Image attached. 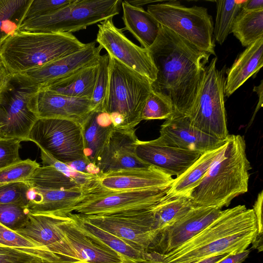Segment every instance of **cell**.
<instances>
[{
    "label": "cell",
    "instance_id": "4316f807",
    "mask_svg": "<svg viewBox=\"0 0 263 263\" xmlns=\"http://www.w3.org/2000/svg\"><path fill=\"white\" fill-rule=\"evenodd\" d=\"M221 146L202 153L181 175L174 179L166 195L190 197L192 192L199 185L211 166L226 146Z\"/></svg>",
    "mask_w": 263,
    "mask_h": 263
},
{
    "label": "cell",
    "instance_id": "bcb514c9",
    "mask_svg": "<svg viewBox=\"0 0 263 263\" xmlns=\"http://www.w3.org/2000/svg\"><path fill=\"white\" fill-rule=\"evenodd\" d=\"M241 9L245 11H256L263 9L262 0L243 1L241 5Z\"/></svg>",
    "mask_w": 263,
    "mask_h": 263
},
{
    "label": "cell",
    "instance_id": "681fc988",
    "mask_svg": "<svg viewBox=\"0 0 263 263\" xmlns=\"http://www.w3.org/2000/svg\"><path fill=\"white\" fill-rule=\"evenodd\" d=\"M231 255L230 254H220L205 259H203L197 263H218L220 261L226 258L229 255Z\"/></svg>",
    "mask_w": 263,
    "mask_h": 263
},
{
    "label": "cell",
    "instance_id": "f907efd6",
    "mask_svg": "<svg viewBox=\"0 0 263 263\" xmlns=\"http://www.w3.org/2000/svg\"><path fill=\"white\" fill-rule=\"evenodd\" d=\"M44 263H87L84 261L78 260V261H73V260H65L59 262H44Z\"/></svg>",
    "mask_w": 263,
    "mask_h": 263
},
{
    "label": "cell",
    "instance_id": "ab89813d",
    "mask_svg": "<svg viewBox=\"0 0 263 263\" xmlns=\"http://www.w3.org/2000/svg\"><path fill=\"white\" fill-rule=\"evenodd\" d=\"M30 188L25 181L0 185V204L21 203L27 205Z\"/></svg>",
    "mask_w": 263,
    "mask_h": 263
},
{
    "label": "cell",
    "instance_id": "836d02e7",
    "mask_svg": "<svg viewBox=\"0 0 263 263\" xmlns=\"http://www.w3.org/2000/svg\"><path fill=\"white\" fill-rule=\"evenodd\" d=\"M243 1H216V16L213 29L215 40L222 45L231 30Z\"/></svg>",
    "mask_w": 263,
    "mask_h": 263
},
{
    "label": "cell",
    "instance_id": "603a6c76",
    "mask_svg": "<svg viewBox=\"0 0 263 263\" xmlns=\"http://www.w3.org/2000/svg\"><path fill=\"white\" fill-rule=\"evenodd\" d=\"M39 118H56L82 124L93 110L91 100L68 97L41 88L36 95Z\"/></svg>",
    "mask_w": 263,
    "mask_h": 263
},
{
    "label": "cell",
    "instance_id": "8d00e7d4",
    "mask_svg": "<svg viewBox=\"0 0 263 263\" xmlns=\"http://www.w3.org/2000/svg\"><path fill=\"white\" fill-rule=\"evenodd\" d=\"M110 57L107 54L101 55L98 61V70L91 98L93 110H102L109 80Z\"/></svg>",
    "mask_w": 263,
    "mask_h": 263
},
{
    "label": "cell",
    "instance_id": "ffe728a7",
    "mask_svg": "<svg viewBox=\"0 0 263 263\" xmlns=\"http://www.w3.org/2000/svg\"><path fill=\"white\" fill-rule=\"evenodd\" d=\"M136 153L143 162L158 168L172 177L181 175L202 154L162 145L155 140H138Z\"/></svg>",
    "mask_w": 263,
    "mask_h": 263
},
{
    "label": "cell",
    "instance_id": "484cf974",
    "mask_svg": "<svg viewBox=\"0 0 263 263\" xmlns=\"http://www.w3.org/2000/svg\"><path fill=\"white\" fill-rule=\"evenodd\" d=\"M124 30L129 31L147 49L158 35L160 24L142 7L132 5L128 1L121 2Z\"/></svg>",
    "mask_w": 263,
    "mask_h": 263
},
{
    "label": "cell",
    "instance_id": "30bf717a",
    "mask_svg": "<svg viewBox=\"0 0 263 263\" xmlns=\"http://www.w3.org/2000/svg\"><path fill=\"white\" fill-rule=\"evenodd\" d=\"M27 141H32L41 151L66 164L86 159L82 126L76 122L62 119L39 118L32 126Z\"/></svg>",
    "mask_w": 263,
    "mask_h": 263
},
{
    "label": "cell",
    "instance_id": "f1b7e54d",
    "mask_svg": "<svg viewBox=\"0 0 263 263\" xmlns=\"http://www.w3.org/2000/svg\"><path fill=\"white\" fill-rule=\"evenodd\" d=\"M26 182L31 187L42 190L71 191L85 190L100 185L86 184L51 166H39Z\"/></svg>",
    "mask_w": 263,
    "mask_h": 263
},
{
    "label": "cell",
    "instance_id": "3957f363",
    "mask_svg": "<svg viewBox=\"0 0 263 263\" xmlns=\"http://www.w3.org/2000/svg\"><path fill=\"white\" fill-rule=\"evenodd\" d=\"M251 169L243 137L229 135L225 148L192 192L193 205L228 206L234 198L248 192Z\"/></svg>",
    "mask_w": 263,
    "mask_h": 263
},
{
    "label": "cell",
    "instance_id": "d590c367",
    "mask_svg": "<svg viewBox=\"0 0 263 263\" xmlns=\"http://www.w3.org/2000/svg\"><path fill=\"white\" fill-rule=\"evenodd\" d=\"M30 212L27 205L21 203L0 204V224L13 231L24 228Z\"/></svg>",
    "mask_w": 263,
    "mask_h": 263
},
{
    "label": "cell",
    "instance_id": "cb8c5ba5",
    "mask_svg": "<svg viewBox=\"0 0 263 263\" xmlns=\"http://www.w3.org/2000/svg\"><path fill=\"white\" fill-rule=\"evenodd\" d=\"M263 66V37L247 47L227 71L224 96L229 97Z\"/></svg>",
    "mask_w": 263,
    "mask_h": 263
},
{
    "label": "cell",
    "instance_id": "52a82bcc",
    "mask_svg": "<svg viewBox=\"0 0 263 263\" xmlns=\"http://www.w3.org/2000/svg\"><path fill=\"white\" fill-rule=\"evenodd\" d=\"M120 0H73L49 14L24 20L19 31L72 33L118 14Z\"/></svg>",
    "mask_w": 263,
    "mask_h": 263
},
{
    "label": "cell",
    "instance_id": "2e32d148",
    "mask_svg": "<svg viewBox=\"0 0 263 263\" xmlns=\"http://www.w3.org/2000/svg\"><path fill=\"white\" fill-rule=\"evenodd\" d=\"M61 227L78 260L87 263H123L131 261L84 229L79 222L77 214L70 213Z\"/></svg>",
    "mask_w": 263,
    "mask_h": 263
},
{
    "label": "cell",
    "instance_id": "4dcf8cb0",
    "mask_svg": "<svg viewBox=\"0 0 263 263\" xmlns=\"http://www.w3.org/2000/svg\"><path fill=\"white\" fill-rule=\"evenodd\" d=\"M194 206L189 197L166 195L152 209L158 235L183 216Z\"/></svg>",
    "mask_w": 263,
    "mask_h": 263
},
{
    "label": "cell",
    "instance_id": "b9f144b4",
    "mask_svg": "<svg viewBox=\"0 0 263 263\" xmlns=\"http://www.w3.org/2000/svg\"><path fill=\"white\" fill-rule=\"evenodd\" d=\"M22 141L0 138V171L21 161L19 149Z\"/></svg>",
    "mask_w": 263,
    "mask_h": 263
},
{
    "label": "cell",
    "instance_id": "5bb4252c",
    "mask_svg": "<svg viewBox=\"0 0 263 263\" xmlns=\"http://www.w3.org/2000/svg\"><path fill=\"white\" fill-rule=\"evenodd\" d=\"M215 206H194L157 235L149 252L164 255L173 251L206 228L222 212Z\"/></svg>",
    "mask_w": 263,
    "mask_h": 263
},
{
    "label": "cell",
    "instance_id": "277c9868",
    "mask_svg": "<svg viewBox=\"0 0 263 263\" xmlns=\"http://www.w3.org/2000/svg\"><path fill=\"white\" fill-rule=\"evenodd\" d=\"M86 45L72 33L18 31L0 47V61L10 73H22Z\"/></svg>",
    "mask_w": 263,
    "mask_h": 263
},
{
    "label": "cell",
    "instance_id": "8992f818",
    "mask_svg": "<svg viewBox=\"0 0 263 263\" xmlns=\"http://www.w3.org/2000/svg\"><path fill=\"white\" fill-rule=\"evenodd\" d=\"M40 86L24 73H11L0 93V138L27 141L39 117Z\"/></svg>",
    "mask_w": 263,
    "mask_h": 263
},
{
    "label": "cell",
    "instance_id": "7c38bea8",
    "mask_svg": "<svg viewBox=\"0 0 263 263\" xmlns=\"http://www.w3.org/2000/svg\"><path fill=\"white\" fill-rule=\"evenodd\" d=\"M152 209L102 215H80L89 223L149 252L158 235Z\"/></svg>",
    "mask_w": 263,
    "mask_h": 263
},
{
    "label": "cell",
    "instance_id": "7402d4cb",
    "mask_svg": "<svg viewBox=\"0 0 263 263\" xmlns=\"http://www.w3.org/2000/svg\"><path fill=\"white\" fill-rule=\"evenodd\" d=\"M173 181L171 176L151 166L109 172L99 179L103 188L115 191L168 187Z\"/></svg>",
    "mask_w": 263,
    "mask_h": 263
},
{
    "label": "cell",
    "instance_id": "f35d334b",
    "mask_svg": "<svg viewBox=\"0 0 263 263\" xmlns=\"http://www.w3.org/2000/svg\"><path fill=\"white\" fill-rule=\"evenodd\" d=\"M40 166L35 160L30 159L22 160L0 171V185L17 181H26Z\"/></svg>",
    "mask_w": 263,
    "mask_h": 263
},
{
    "label": "cell",
    "instance_id": "7a4b0ae2",
    "mask_svg": "<svg viewBox=\"0 0 263 263\" xmlns=\"http://www.w3.org/2000/svg\"><path fill=\"white\" fill-rule=\"evenodd\" d=\"M257 234L253 209L238 205L222 210L206 228L170 253H153L160 263H197L220 254L241 253L252 244Z\"/></svg>",
    "mask_w": 263,
    "mask_h": 263
},
{
    "label": "cell",
    "instance_id": "ba28073f",
    "mask_svg": "<svg viewBox=\"0 0 263 263\" xmlns=\"http://www.w3.org/2000/svg\"><path fill=\"white\" fill-rule=\"evenodd\" d=\"M147 11L161 25L201 50L216 55L213 19L206 8L189 7L173 1L149 4Z\"/></svg>",
    "mask_w": 263,
    "mask_h": 263
},
{
    "label": "cell",
    "instance_id": "5b68a950",
    "mask_svg": "<svg viewBox=\"0 0 263 263\" xmlns=\"http://www.w3.org/2000/svg\"><path fill=\"white\" fill-rule=\"evenodd\" d=\"M151 82L110 57L109 80L102 110L115 129H132L142 121L141 113L152 91Z\"/></svg>",
    "mask_w": 263,
    "mask_h": 263
},
{
    "label": "cell",
    "instance_id": "60d3db41",
    "mask_svg": "<svg viewBox=\"0 0 263 263\" xmlns=\"http://www.w3.org/2000/svg\"><path fill=\"white\" fill-rule=\"evenodd\" d=\"M49 262L59 261H54L20 249L0 245V263H44Z\"/></svg>",
    "mask_w": 263,
    "mask_h": 263
},
{
    "label": "cell",
    "instance_id": "816d5d0a",
    "mask_svg": "<svg viewBox=\"0 0 263 263\" xmlns=\"http://www.w3.org/2000/svg\"><path fill=\"white\" fill-rule=\"evenodd\" d=\"M123 263H160V262L159 261L155 260H147V261H146L144 262H134V261H127L124 262Z\"/></svg>",
    "mask_w": 263,
    "mask_h": 263
},
{
    "label": "cell",
    "instance_id": "f6af8a7d",
    "mask_svg": "<svg viewBox=\"0 0 263 263\" xmlns=\"http://www.w3.org/2000/svg\"><path fill=\"white\" fill-rule=\"evenodd\" d=\"M251 249H248L243 252L230 255L218 263H242L248 257Z\"/></svg>",
    "mask_w": 263,
    "mask_h": 263
},
{
    "label": "cell",
    "instance_id": "4fadbf2b",
    "mask_svg": "<svg viewBox=\"0 0 263 263\" xmlns=\"http://www.w3.org/2000/svg\"><path fill=\"white\" fill-rule=\"evenodd\" d=\"M112 18L98 25L97 42L106 50L110 57L153 83L156 78L157 70L148 50L129 40L122 30L115 26Z\"/></svg>",
    "mask_w": 263,
    "mask_h": 263
},
{
    "label": "cell",
    "instance_id": "f5cc1de1",
    "mask_svg": "<svg viewBox=\"0 0 263 263\" xmlns=\"http://www.w3.org/2000/svg\"><path fill=\"white\" fill-rule=\"evenodd\" d=\"M4 86H1V85H0V93H1V91H2V90L3 88V87L4 86Z\"/></svg>",
    "mask_w": 263,
    "mask_h": 263
},
{
    "label": "cell",
    "instance_id": "74e56055",
    "mask_svg": "<svg viewBox=\"0 0 263 263\" xmlns=\"http://www.w3.org/2000/svg\"><path fill=\"white\" fill-rule=\"evenodd\" d=\"M173 116L171 103L160 95L151 91L141 113V120L165 119Z\"/></svg>",
    "mask_w": 263,
    "mask_h": 263
},
{
    "label": "cell",
    "instance_id": "44dd1931",
    "mask_svg": "<svg viewBox=\"0 0 263 263\" xmlns=\"http://www.w3.org/2000/svg\"><path fill=\"white\" fill-rule=\"evenodd\" d=\"M101 185L85 190H47L30 188L27 205L30 214L66 215L84 199L102 191Z\"/></svg>",
    "mask_w": 263,
    "mask_h": 263
},
{
    "label": "cell",
    "instance_id": "f546056e",
    "mask_svg": "<svg viewBox=\"0 0 263 263\" xmlns=\"http://www.w3.org/2000/svg\"><path fill=\"white\" fill-rule=\"evenodd\" d=\"M77 215L84 229L126 259L137 262L154 260L151 252L89 223L80 214Z\"/></svg>",
    "mask_w": 263,
    "mask_h": 263
},
{
    "label": "cell",
    "instance_id": "d6986e66",
    "mask_svg": "<svg viewBox=\"0 0 263 263\" xmlns=\"http://www.w3.org/2000/svg\"><path fill=\"white\" fill-rule=\"evenodd\" d=\"M102 49L99 45L96 46V42L87 43L83 48L71 54L22 73L30 78L41 88L96 63L101 55Z\"/></svg>",
    "mask_w": 263,
    "mask_h": 263
},
{
    "label": "cell",
    "instance_id": "6da1fadb",
    "mask_svg": "<svg viewBox=\"0 0 263 263\" xmlns=\"http://www.w3.org/2000/svg\"><path fill=\"white\" fill-rule=\"evenodd\" d=\"M147 50L157 70L151 84L152 91L171 103L172 117L189 116L211 54L161 25L156 40Z\"/></svg>",
    "mask_w": 263,
    "mask_h": 263
},
{
    "label": "cell",
    "instance_id": "d6a6232c",
    "mask_svg": "<svg viewBox=\"0 0 263 263\" xmlns=\"http://www.w3.org/2000/svg\"><path fill=\"white\" fill-rule=\"evenodd\" d=\"M231 32L243 47H248L263 37V9L245 11L241 9L232 26Z\"/></svg>",
    "mask_w": 263,
    "mask_h": 263
},
{
    "label": "cell",
    "instance_id": "8fae6325",
    "mask_svg": "<svg viewBox=\"0 0 263 263\" xmlns=\"http://www.w3.org/2000/svg\"><path fill=\"white\" fill-rule=\"evenodd\" d=\"M169 187L115 191L104 189L84 199L74 208L79 214L102 215L152 209L166 196Z\"/></svg>",
    "mask_w": 263,
    "mask_h": 263
},
{
    "label": "cell",
    "instance_id": "ee69618b",
    "mask_svg": "<svg viewBox=\"0 0 263 263\" xmlns=\"http://www.w3.org/2000/svg\"><path fill=\"white\" fill-rule=\"evenodd\" d=\"M262 202L263 191H261L258 194L253 208L257 220V234L256 237L258 238H263Z\"/></svg>",
    "mask_w": 263,
    "mask_h": 263
},
{
    "label": "cell",
    "instance_id": "7dc6e473",
    "mask_svg": "<svg viewBox=\"0 0 263 263\" xmlns=\"http://www.w3.org/2000/svg\"><path fill=\"white\" fill-rule=\"evenodd\" d=\"M10 73L0 61V85L4 86L7 82Z\"/></svg>",
    "mask_w": 263,
    "mask_h": 263
},
{
    "label": "cell",
    "instance_id": "7bdbcfd3",
    "mask_svg": "<svg viewBox=\"0 0 263 263\" xmlns=\"http://www.w3.org/2000/svg\"><path fill=\"white\" fill-rule=\"evenodd\" d=\"M73 0H32L27 11L25 20L46 15L73 2Z\"/></svg>",
    "mask_w": 263,
    "mask_h": 263
},
{
    "label": "cell",
    "instance_id": "83f0119b",
    "mask_svg": "<svg viewBox=\"0 0 263 263\" xmlns=\"http://www.w3.org/2000/svg\"><path fill=\"white\" fill-rule=\"evenodd\" d=\"M98 70V61L41 88L68 97L91 100Z\"/></svg>",
    "mask_w": 263,
    "mask_h": 263
},
{
    "label": "cell",
    "instance_id": "9a60e30c",
    "mask_svg": "<svg viewBox=\"0 0 263 263\" xmlns=\"http://www.w3.org/2000/svg\"><path fill=\"white\" fill-rule=\"evenodd\" d=\"M69 214L30 213L26 226L15 232L35 242L48 252L70 260L78 261L76 254L67 241L61 227V223L68 218Z\"/></svg>",
    "mask_w": 263,
    "mask_h": 263
},
{
    "label": "cell",
    "instance_id": "e0dca14e",
    "mask_svg": "<svg viewBox=\"0 0 263 263\" xmlns=\"http://www.w3.org/2000/svg\"><path fill=\"white\" fill-rule=\"evenodd\" d=\"M138 140L135 128H114L95 163L101 177L121 170L149 166L136 155Z\"/></svg>",
    "mask_w": 263,
    "mask_h": 263
},
{
    "label": "cell",
    "instance_id": "ac0fdd59",
    "mask_svg": "<svg viewBox=\"0 0 263 263\" xmlns=\"http://www.w3.org/2000/svg\"><path fill=\"white\" fill-rule=\"evenodd\" d=\"M155 140L162 145L201 153L221 146L227 140L200 131L191 125L186 116L166 120L161 126L159 137Z\"/></svg>",
    "mask_w": 263,
    "mask_h": 263
},
{
    "label": "cell",
    "instance_id": "9c48e42d",
    "mask_svg": "<svg viewBox=\"0 0 263 263\" xmlns=\"http://www.w3.org/2000/svg\"><path fill=\"white\" fill-rule=\"evenodd\" d=\"M217 57L206 65L195 104L187 116L192 125L221 140L229 135L224 106L226 70L216 67Z\"/></svg>",
    "mask_w": 263,
    "mask_h": 263
},
{
    "label": "cell",
    "instance_id": "d4e9b609",
    "mask_svg": "<svg viewBox=\"0 0 263 263\" xmlns=\"http://www.w3.org/2000/svg\"><path fill=\"white\" fill-rule=\"evenodd\" d=\"M81 125L85 158L95 165L114 128L110 117L103 110L95 109Z\"/></svg>",
    "mask_w": 263,
    "mask_h": 263
},
{
    "label": "cell",
    "instance_id": "e575fe53",
    "mask_svg": "<svg viewBox=\"0 0 263 263\" xmlns=\"http://www.w3.org/2000/svg\"><path fill=\"white\" fill-rule=\"evenodd\" d=\"M0 245L20 249L56 261L70 260L45 250L35 242L14 231L6 228L1 224H0Z\"/></svg>",
    "mask_w": 263,
    "mask_h": 263
},
{
    "label": "cell",
    "instance_id": "1f68e13d",
    "mask_svg": "<svg viewBox=\"0 0 263 263\" xmlns=\"http://www.w3.org/2000/svg\"><path fill=\"white\" fill-rule=\"evenodd\" d=\"M32 0H0V47L19 31Z\"/></svg>",
    "mask_w": 263,
    "mask_h": 263
},
{
    "label": "cell",
    "instance_id": "c3c4849f",
    "mask_svg": "<svg viewBox=\"0 0 263 263\" xmlns=\"http://www.w3.org/2000/svg\"><path fill=\"white\" fill-rule=\"evenodd\" d=\"M262 88H263V82L262 80L261 81V82L260 84L258 86H254L253 88V91H255L258 97H259V101L258 104L257 106L256 109L255 110V113L257 111L258 109H259L260 107H262V102H263V97H262Z\"/></svg>",
    "mask_w": 263,
    "mask_h": 263
}]
</instances>
